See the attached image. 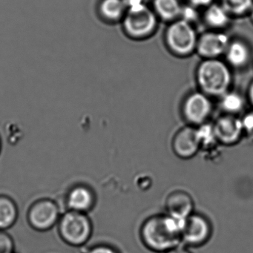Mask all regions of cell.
Instances as JSON below:
<instances>
[{"instance_id": "d4e9b609", "label": "cell", "mask_w": 253, "mask_h": 253, "mask_svg": "<svg viewBox=\"0 0 253 253\" xmlns=\"http://www.w3.org/2000/svg\"><path fill=\"white\" fill-rule=\"evenodd\" d=\"M244 131L248 134L249 136L253 137V113L248 114L242 120Z\"/></svg>"}, {"instance_id": "9c48e42d", "label": "cell", "mask_w": 253, "mask_h": 253, "mask_svg": "<svg viewBox=\"0 0 253 253\" xmlns=\"http://www.w3.org/2000/svg\"><path fill=\"white\" fill-rule=\"evenodd\" d=\"M96 201L95 192L85 184H76L71 187L65 200L68 210L86 214L94 208Z\"/></svg>"}, {"instance_id": "52a82bcc", "label": "cell", "mask_w": 253, "mask_h": 253, "mask_svg": "<svg viewBox=\"0 0 253 253\" xmlns=\"http://www.w3.org/2000/svg\"><path fill=\"white\" fill-rule=\"evenodd\" d=\"M156 26L155 13L145 4L128 8L124 18V29L133 38L148 36L154 32Z\"/></svg>"}, {"instance_id": "8992f818", "label": "cell", "mask_w": 253, "mask_h": 253, "mask_svg": "<svg viewBox=\"0 0 253 253\" xmlns=\"http://www.w3.org/2000/svg\"><path fill=\"white\" fill-rule=\"evenodd\" d=\"M198 40L195 29L183 20L173 23L166 34L167 45L173 52L180 55L190 54L196 48Z\"/></svg>"}, {"instance_id": "d6986e66", "label": "cell", "mask_w": 253, "mask_h": 253, "mask_svg": "<svg viewBox=\"0 0 253 253\" xmlns=\"http://www.w3.org/2000/svg\"><path fill=\"white\" fill-rule=\"evenodd\" d=\"M220 5L229 14L242 15L253 8V0H220Z\"/></svg>"}, {"instance_id": "f546056e", "label": "cell", "mask_w": 253, "mask_h": 253, "mask_svg": "<svg viewBox=\"0 0 253 253\" xmlns=\"http://www.w3.org/2000/svg\"><path fill=\"white\" fill-rule=\"evenodd\" d=\"M1 148H2V143H1V140H0V152H1Z\"/></svg>"}, {"instance_id": "4fadbf2b", "label": "cell", "mask_w": 253, "mask_h": 253, "mask_svg": "<svg viewBox=\"0 0 253 253\" xmlns=\"http://www.w3.org/2000/svg\"><path fill=\"white\" fill-rule=\"evenodd\" d=\"M214 128L217 140L225 145L236 143L244 131L242 121L232 115L219 118Z\"/></svg>"}, {"instance_id": "f1b7e54d", "label": "cell", "mask_w": 253, "mask_h": 253, "mask_svg": "<svg viewBox=\"0 0 253 253\" xmlns=\"http://www.w3.org/2000/svg\"><path fill=\"white\" fill-rule=\"evenodd\" d=\"M250 100H251L252 103H253V84H252L251 86H250Z\"/></svg>"}, {"instance_id": "4dcf8cb0", "label": "cell", "mask_w": 253, "mask_h": 253, "mask_svg": "<svg viewBox=\"0 0 253 253\" xmlns=\"http://www.w3.org/2000/svg\"><path fill=\"white\" fill-rule=\"evenodd\" d=\"M252 17H253V10H252Z\"/></svg>"}, {"instance_id": "3957f363", "label": "cell", "mask_w": 253, "mask_h": 253, "mask_svg": "<svg viewBox=\"0 0 253 253\" xmlns=\"http://www.w3.org/2000/svg\"><path fill=\"white\" fill-rule=\"evenodd\" d=\"M198 84L205 94L223 96L227 92L232 75L225 63L216 59H207L197 71Z\"/></svg>"}, {"instance_id": "cb8c5ba5", "label": "cell", "mask_w": 253, "mask_h": 253, "mask_svg": "<svg viewBox=\"0 0 253 253\" xmlns=\"http://www.w3.org/2000/svg\"><path fill=\"white\" fill-rule=\"evenodd\" d=\"M194 7L195 6H193V5L186 6L185 8L182 7L181 14H180V16L183 17L182 20H185V21L189 23H190V22L196 20L197 17H198V12Z\"/></svg>"}, {"instance_id": "e0dca14e", "label": "cell", "mask_w": 253, "mask_h": 253, "mask_svg": "<svg viewBox=\"0 0 253 253\" xmlns=\"http://www.w3.org/2000/svg\"><path fill=\"white\" fill-rule=\"evenodd\" d=\"M229 15L230 14L220 4H211L206 11L204 18L209 26L217 29L224 27L227 24Z\"/></svg>"}, {"instance_id": "44dd1931", "label": "cell", "mask_w": 253, "mask_h": 253, "mask_svg": "<svg viewBox=\"0 0 253 253\" xmlns=\"http://www.w3.org/2000/svg\"><path fill=\"white\" fill-rule=\"evenodd\" d=\"M196 130L201 147L202 146H210L217 141L214 126L203 124Z\"/></svg>"}, {"instance_id": "484cf974", "label": "cell", "mask_w": 253, "mask_h": 253, "mask_svg": "<svg viewBox=\"0 0 253 253\" xmlns=\"http://www.w3.org/2000/svg\"><path fill=\"white\" fill-rule=\"evenodd\" d=\"M166 253H192V252L189 250V247H186V246L183 245V244H180V245L177 246L174 248L171 249L169 251L167 252Z\"/></svg>"}, {"instance_id": "5b68a950", "label": "cell", "mask_w": 253, "mask_h": 253, "mask_svg": "<svg viewBox=\"0 0 253 253\" xmlns=\"http://www.w3.org/2000/svg\"><path fill=\"white\" fill-rule=\"evenodd\" d=\"M60 210L58 204L49 198H42L34 202L27 212L29 226L38 232H47L57 225Z\"/></svg>"}, {"instance_id": "7c38bea8", "label": "cell", "mask_w": 253, "mask_h": 253, "mask_svg": "<svg viewBox=\"0 0 253 253\" xmlns=\"http://www.w3.org/2000/svg\"><path fill=\"white\" fill-rule=\"evenodd\" d=\"M228 37L220 32H207L198 40V53L207 59H214L226 52L229 45Z\"/></svg>"}, {"instance_id": "2e32d148", "label": "cell", "mask_w": 253, "mask_h": 253, "mask_svg": "<svg viewBox=\"0 0 253 253\" xmlns=\"http://www.w3.org/2000/svg\"><path fill=\"white\" fill-rule=\"evenodd\" d=\"M155 14L165 20H172L180 16L182 6L179 0H154Z\"/></svg>"}, {"instance_id": "603a6c76", "label": "cell", "mask_w": 253, "mask_h": 253, "mask_svg": "<svg viewBox=\"0 0 253 253\" xmlns=\"http://www.w3.org/2000/svg\"><path fill=\"white\" fill-rule=\"evenodd\" d=\"M85 253H121L116 248L109 244H100L93 246Z\"/></svg>"}, {"instance_id": "8fae6325", "label": "cell", "mask_w": 253, "mask_h": 253, "mask_svg": "<svg viewBox=\"0 0 253 253\" xmlns=\"http://www.w3.org/2000/svg\"><path fill=\"white\" fill-rule=\"evenodd\" d=\"M211 110V102L204 93L195 92L189 95L183 106V113L192 124H200L206 121Z\"/></svg>"}, {"instance_id": "ac0fdd59", "label": "cell", "mask_w": 253, "mask_h": 253, "mask_svg": "<svg viewBox=\"0 0 253 253\" xmlns=\"http://www.w3.org/2000/svg\"><path fill=\"white\" fill-rule=\"evenodd\" d=\"M225 53L228 62L235 67L244 66L248 60V48L240 41H235L229 43Z\"/></svg>"}, {"instance_id": "4316f807", "label": "cell", "mask_w": 253, "mask_h": 253, "mask_svg": "<svg viewBox=\"0 0 253 253\" xmlns=\"http://www.w3.org/2000/svg\"><path fill=\"white\" fill-rule=\"evenodd\" d=\"M195 7L209 6L212 3L213 0H188Z\"/></svg>"}, {"instance_id": "ffe728a7", "label": "cell", "mask_w": 253, "mask_h": 253, "mask_svg": "<svg viewBox=\"0 0 253 253\" xmlns=\"http://www.w3.org/2000/svg\"><path fill=\"white\" fill-rule=\"evenodd\" d=\"M221 106L229 113H236L241 110L244 106L242 97L236 93L226 92L223 94Z\"/></svg>"}, {"instance_id": "7a4b0ae2", "label": "cell", "mask_w": 253, "mask_h": 253, "mask_svg": "<svg viewBox=\"0 0 253 253\" xmlns=\"http://www.w3.org/2000/svg\"><path fill=\"white\" fill-rule=\"evenodd\" d=\"M57 229L60 238L71 247H83L92 236V221L86 213L67 210L60 216Z\"/></svg>"}, {"instance_id": "7402d4cb", "label": "cell", "mask_w": 253, "mask_h": 253, "mask_svg": "<svg viewBox=\"0 0 253 253\" xmlns=\"http://www.w3.org/2000/svg\"><path fill=\"white\" fill-rule=\"evenodd\" d=\"M14 252V241L6 231L0 230V253Z\"/></svg>"}, {"instance_id": "277c9868", "label": "cell", "mask_w": 253, "mask_h": 253, "mask_svg": "<svg viewBox=\"0 0 253 253\" xmlns=\"http://www.w3.org/2000/svg\"><path fill=\"white\" fill-rule=\"evenodd\" d=\"M212 233L211 220L205 214L194 211L183 221L181 244L189 248L203 247L211 239Z\"/></svg>"}, {"instance_id": "30bf717a", "label": "cell", "mask_w": 253, "mask_h": 253, "mask_svg": "<svg viewBox=\"0 0 253 253\" xmlns=\"http://www.w3.org/2000/svg\"><path fill=\"white\" fill-rule=\"evenodd\" d=\"M201 148L196 128L186 127L174 136L172 149L174 154L181 159L193 158Z\"/></svg>"}, {"instance_id": "1f68e13d", "label": "cell", "mask_w": 253, "mask_h": 253, "mask_svg": "<svg viewBox=\"0 0 253 253\" xmlns=\"http://www.w3.org/2000/svg\"></svg>"}, {"instance_id": "9a60e30c", "label": "cell", "mask_w": 253, "mask_h": 253, "mask_svg": "<svg viewBox=\"0 0 253 253\" xmlns=\"http://www.w3.org/2000/svg\"><path fill=\"white\" fill-rule=\"evenodd\" d=\"M126 8L124 0H101L98 12L103 20L115 22L123 17Z\"/></svg>"}, {"instance_id": "6da1fadb", "label": "cell", "mask_w": 253, "mask_h": 253, "mask_svg": "<svg viewBox=\"0 0 253 253\" xmlns=\"http://www.w3.org/2000/svg\"><path fill=\"white\" fill-rule=\"evenodd\" d=\"M183 223L166 213L149 216L140 226V241L151 252L167 253L181 244Z\"/></svg>"}, {"instance_id": "83f0119b", "label": "cell", "mask_w": 253, "mask_h": 253, "mask_svg": "<svg viewBox=\"0 0 253 253\" xmlns=\"http://www.w3.org/2000/svg\"><path fill=\"white\" fill-rule=\"evenodd\" d=\"M124 2L128 9L144 4V0H124Z\"/></svg>"}, {"instance_id": "5bb4252c", "label": "cell", "mask_w": 253, "mask_h": 253, "mask_svg": "<svg viewBox=\"0 0 253 253\" xmlns=\"http://www.w3.org/2000/svg\"><path fill=\"white\" fill-rule=\"evenodd\" d=\"M18 207L15 201L7 195H0V230L12 227L18 219Z\"/></svg>"}, {"instance_id": "ba28073f", "label": "cell", "mask_w": 253, "mask_h": 253, "mask_svg": "<svg viewBox=\"0 0 253 253\" xmlns=\"http://www.w3.org/2000/svg\"><path fill=\"white\" fill-rule=\"evenodd\" d=\"M166 214L184 221L195 211V201L192 195L182 189L170 192L165 200Z\"/></svg>"}]
</instances>
